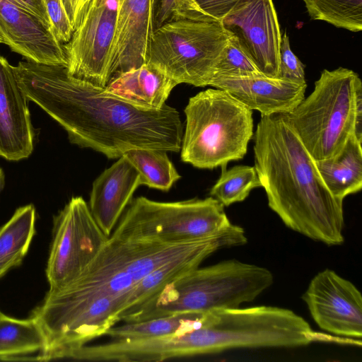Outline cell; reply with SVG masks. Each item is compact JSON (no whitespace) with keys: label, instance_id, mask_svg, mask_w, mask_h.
Masks as SVG:
<instances>
[{"label":"cell","instance_id":"5","mask_svg":"<svg viewBox=\"0 0 362 362\" xmlns=\"http://www.w3.org/2000/svg\"><path fill=\"white\" fill-rule=\"evenodd\" d=\"M285 117L315 160L336 156L347 140L362 141V82L353 70L324 69L313 92Z\"/></svg>","mask_w":362,"mask_h":362},{"label":"cell","instance_id":"30","mask_svg":"<svg viewBox=\"0 0 362 362\" xmlns=\"http://www.w3.org/2000/svg\"><path fill=\"white\" fill-rule=\"evenodd\" d=\"M206 22H219L239 0H193Z\"/></svg>","mask_w":362,"mask_h":362},{"label":"cell","instance_id":"8","mask_svg":"<svg viewBox=\"0 0 362 362\" xmlns=\"http://www.w3.org/2000/svg\"><path fill=\"white\" fill-rule=\"evenodd\" d=\"M228 38L219 22L168 21L153 32L146 63L156 66L177 84L205 87Z\"/></svg>","mask_w":362,"mask_h":362},{"label":"cell","instance_id":"29","mask_svg":"<svg viewBox=\"0 0 362 362\" xmlns=\"http://www.w3.org/2000/svg\"><path fill=\"white\" fill-rule=\"evenodd\" d=\"M304 68L303 64L292 52L289 37L285 33L280 44L278 78L300 83H306Z\"/></svg>","mask_w":362,"mask_h":362},{"label":"cell","instance_id":"6","mask_svg":"<svg viewBox=\"0 0 362 362\" xmlns=\"http://www.w3.org/2000/svg\"><path fill=\"white\" fill-rule=\"evenodd\" d=\"M181 159L213 169L243 158L253 136L252 110L226 90L208 88L189 99Z\"/></svg>","mask_w":362,"mask_h":362},{"label":"cell","instance_id":"22","mask_svg":"<svg viewBox=\"0 0 362 362\" xmlns=\"http://www.w3.org/2000/svg\"><path fill=\"white\" fill-rule=\"evenodd\" d=\"M45 346L43 332L34 318L16 319L0 311L1 360H16L21 355L42 352Z\"/></svg>","mask_w":362,"mask_h":362},{"label":"cell","instance_id":"11","mask_svg":"<svg viewBox=\"0 0 362 362\" xmlns=\"http://www.w3.org/2000/svg\"><path fill=\"white\" fill-rule=\"evenodd\" d=\"M221 23L263 75L278 78L281 35L272 0H239Z\"/></svg>","mask_w":362,"mask_h":362},{"label":"cell","instance_id":"26","mask_svg":"<svg viewBox=\"0 0 362 362\" xmlns=\"http://www.w3.org/2000/svg\"><path fill=\"white\" fill-rule=\"evenodd\" d=\"M261 74H262L243 52L235 39L229 35L211 79L216 77H244Z\"/></svg>","mask_w":362,"mask_h":362},{"label":"cell","instance_id":"13","mask_svg":"<svg viewBox=\"0 0 362 362\" xmlns=\"http://www.w3.org/2000/svg\"><path fill=\"white\" fill-rule=\"evenodd\" d=\"M0 44L27 61L67 67L63 45L17 0H0Z\"/></svg>","mask_w":362,"mask_h":362},{"label":"cell","instance_id":"23","mask_svg":"<svg viewBox=\"0 0 362 362\" xmlns=\"http://www.w3.org/2000/svg\"><path fill=\"white\" fill-rule=\"evenodd\" d=\"M123 155L139 173L141 185L168 191L181 177L165 151L134 148L128 150Z\"/></svg>","mask_w":362,"mask_h":362},{"label":"cell","instance_id":"12","mask_svg":"<svg viewBox=\"0 0 362 362\" xmlns=\"http://www.w3.org/2000/svg\"><path fill=\"white\" fill-rule=\"evenodd\" d=\"M302 298L320 329L361 339L362 297L350 281L325 269L311 279Z\"/></svg>","mask_w":362,"mask_h":362},{"label":"cell","instance_id":"21","mask_svg":"<svg viewBox=\"0 0 362 362\" xmlns=\"http://www.w3.org/2000/svg\"><path fill=\"white\" fill-rule=\"evenodd\" d=\"M209 312H183L141 322H124L105 334L115 340L158 337L187 332L204 326Z\"/></svg>","mask_w":362,"mask_h":362},{"label":"cell","instance_id":"25","mask_svg":"<svg viewBox=\"0 0 362 362\" xmlns=\"http://www.w3.org/2000/svg\"><path fill=\"white\" fill-rule=\"evenodd\" d=\"M222 168V173L211 187L210 194L224 206L244 201L254 188L261 187L255 166L235 165L229 170Z\"/></svg>","mask_w":362,"mask_h":362},{"label":"cell","instance_id":"28","mask_svg":"<svg viewBox=\"0 0 362 362\" xmlns=\"http://www.w3.org/2000/svg\"><path fill=\"white\" fill-rule=\"evenodd\" d=\"M49 29L56 40L64 45L71 38L74 29L62 0H45Z\"/></svg>","mask_w":362,"mask_h":362},{"label":"cell","instance_id":"32","mask_svg":"<svg viewBox=\"0 0 362 362\" xmlns=\"http://www.w3.org/2000/svg\"><path fill=\"white\" fill-rule=\"evenodd\" d=\"M90 1L91 0H78L74 24V30L78 25L84 15L86 14Z\"/></svg>","mask_w":362,"mask_h":362},{"label":"cell","instance_id":"14","mask_svg":"<svg viewBox=\"0 0 362 362\" xmlns=\"http://www.w3.org/2000/svg\"><path fill=\"white\" fill-rule=\"evenodd\" d=\"M158 2L159 0H120L110 80L146 63L156 30Z\"/></svg>","mask_w":362,"mask_h":362},{"label":"cell","instance_id":"3","mask_svg":"<svg viewBox=\"0 0 362 362\" xmlns=\"http://www.w3.org/2000/svg\"><path fill=\"white\" fill-rule=\"evenodd\" d=\"M253 149L268 205L283 223L315 241L342 244L343 200L329 191L284 115H261Z\"/></svg>","mask_w":362,"mask_h":362},{"label":"cell","instance_id":"15","mask_svg":"<svg viewBox=\"0 0 362 362\" xmlns=\"http://www.w3.org/2000/svg\"><path fill=\"white\" fill-rule=\"evenodd\" d=\"M28 101L13 66L0 55V156L10 161L28 158L34 148Z\"/></svg>","mask_w":362,"mask_h":362},{"label":"cell","instance_id":"24","mask_svg":"<svg viewBox=\"0 0 362 362\" xmlns=\"http://www.w3.org/2000/svg\"><path fill=\"white\" fill-rule=\"evenodd\" d=\"M313 20L352 32L362 30V0H303Z\"/></svg>","mask_w":362,"mask_h":362},{"label":"cell","instance_id":"27","mask_svg":"<svg viewBox=\"0 0 362 362\" xmlns=\"http://www.w3.org/2000/svg\"><path fill=\"white\" fill-rule=\"evenodd\" d=\"M177 19L206 22L193 0H159L156 29L168 21Z\"/></svg>","mask_w":362,"mask_h":362},{"label":"cell","instance_id":"31","mask_svg":"<svg viewBox=\"0 0 362 362\" xmlns=\"http://www.w3.org/2000/svg\"><path fill=\"white\" fill-rule=\"evenodd\" d=\"M21 4L28 8L37 16L41 22L49 29L45 0H17ZM50 30V29H49Z\"/></svg>","mask_w":362,"mask_h":362},{"label":"cell","instance_id":"1","mask_svg":"<svg viewBox=\"0 0 362 362\" xmlns=\"http://www.w3.org/2000/svg\"><path fill=\"white\" fill-rule=\"evenodd\" d=\"M206 239L182 243L124 239L110 235L81 275L48 291L31 313L45 338L41 353L64 358L71 351L105 335L119 322L130 290L148 274L178 258L206 252Z\"/></svg>","mask_w":362,"mask_h":362},{"label":"cell","instance_id":"20","mask_svg":"<svg viewBox=\"0 0 362 362\" xmlns=\"http://www.w3.org/2000/svg\"><path fill=\"white\" fill-rule=\"evenodd\" d=\"M36 210L30 204L18 208L0 228V279L21 264L35 234Z\"/></svg>","mask_w":362,"mask_h":362},{"label":"cell","instance_id":"10","mask_svg":"<svg viewBox=\"0 0 362 362\" xmlns=\"http://www.w3.org/2000/svg\"><path fill=\"white\" fill-rule=\"evenodd\" d=\"M119 4L120 0H91L71 40L63 45L70 75L106 86Z\"/></svg>","mask_w":362,"mask_h":362},{"label":"cell","instance_id":"34","mask_svg":"<svg viewBox=\"0 0 362 362\" xmlns=\"http://www.w3.org/2000/svg\"><path fill=\"white\" fill-rule=\"evenodd\" d=\"M4 185H5V174H4L3 169L0 166V194H1V191L3 190Z\"/></svg>","mask_w":362,"mask_h":362},{"label":"cell","instance_id":"18","mask_svg":"<svg viewBox=\"0 0 362 362\" xmlns=\"http://www.w3.org/2000/svg\"><path fill=\"white\" fill-rule=\"evenodd\" d=\"M177 83L156 66L145 63L111 78L105 87L107 92L137 107L160 109Z\"/></svg>","mask_w":362,"mask_h":362},{"label":"cell","instance_id":"33","mask_svg":"<svg viewBox=\"0 0 362 362\" xmlns=\"http://www.w3.org/2000/svg\"><path fill=\"white\" fill-rule=\"evenodd\" d=\"M71 23L74 27L75 15L78 0H62Z\"/></svg>","mask_w":362,"mask_h":362},{"label":"cell","instance_id":"2","mask_svg":"<svg viewBox=\"0 0 362 362\" xmlns=\"http://www.w3.org/2000/svg\"><path fill=\"white\" fill-rule=\"evenodd\" d=\"M13 69L28 100L57 122L73 144L109 158L134 148L180 151V114L166 103L158 110L137 107L70 75L64 66L25 61Z\"/></svg>","mask_w":362,"mask_h":362},{"label":"cell","instance_id":"7","mask_svg":"<svg viewBox=\"0 0 362 362\" xmlns=\"http://www.w3.org/2000/svg\"><path fill=\"white\" fill-rule=\"evenodd\" d=\"M128 206L111 233L115 237L176 244L210 237L231 224L211 196L172 202L139 197Z\"/></svg>","mask_w":362,"mask_h":362},{"label":"cell","instance_id":"9","mask_svg":"<svg viewBox=\"0 0 362 362\" xmlns=\"http://www.w3.org/2000/svg\"><path fill=\"white\" fill-rule=\"evenodd\" d=\"M88 204L73 197L53 218L52 239L46 268L49 291L62 289L76 280L108 240Z\"/></svg>","mask_w":362,"mask_h":362},{"label":"cell","instance_id":"17","mask_svg":"<svg viewBox=\"0 0 362 362\" xmlns=\"http://www.w3.org/2000/svg\"><path fill=\"white\" fill-rule=\"evenodd\" d=\"M140 185L139 173L124 155L93 182L88 206L107 236L111 235Z\"/></svg>","mask_w":362,"mask_h":362},{"label":"cell","instance_id":"19","mask_svg":"<svg viewBox=\"0 0 362 362\" xmlns=\"http://www.w3.org/2000/svg\"><path fill=\"white\" fill-rule=\"evenodd\" d=\"M362 141L351 136L341 151L331 158L315 160L329 191L341 200L362 187Z\"/></svg>","mask_w":362,"mask_h":362},{"label":"cell","instance_id":"16","mask_svg":"<svg viewBox=\"0 0 362 362\" xmlns=\"http://www.w3.org/2000/svg\"><path fill=\"white\" fill-rule=\"evenodd\" d=\"M208 86L222 89L261 115H286L305 98L306 83H296L264 75L216 77Z\"/></svg>","mask_w":362,"mask_h":362},{"label":"cell","instance_id":"4","mask_svg":"<svg viewBox=\"0 0 362 362\" xmlns=\"http://www.w3.org/2000/svg\"><path fill=\"white\" fill-rule=\"evenodd\" d=\"M273 281L267 268L237 259L198 267L166 284L125 322L240 308L253 301Z\"/></svg>","mask_w":362,"mask_h":362}]
</instances>
